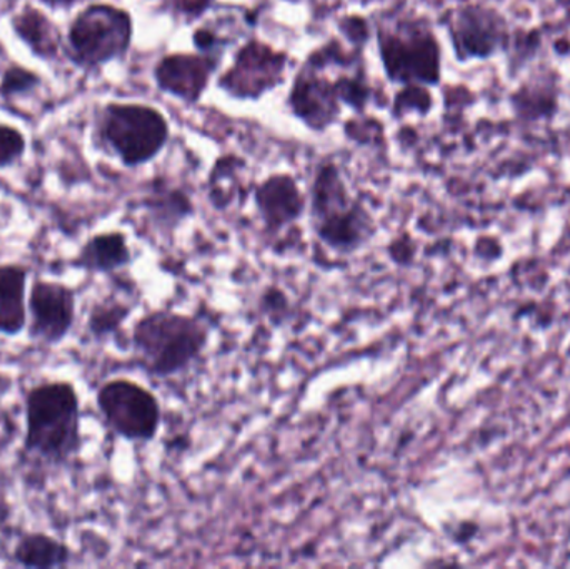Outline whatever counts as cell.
Here are the masks:
<instances>
[{
  "label": "cell",
  "instance_id": "484cf974",
  "mask_svg": "<svg viewBox=\"0 0 570 569\" xmlns=\"http://www.w3.org/2000/svg\"><path fill=\"white\" fill-rule=\"evenodd\" d=\"M261 313L266 314L271 320H284L291 310V301H288L287 293L283 287L271 284L264 287L263 294L259 300Z\"/></svg>",
  "mask_w": 570,
  "mask_h": 569
},
{
  "label": "cell",
  "instance_id": "8fae6325",
  "mask_svg": "<svg viewBox=\"0 0 570 569\" xmlns=\"http://www.w3.org/2000/svg\"><path fill=\"white\" fill-rule=\"evenodd\" d=\"M287 106L295 119L314 133H324L341 116L337 76L331 79L327 67L308 53L295 73L288 90Z\"/></svg>",
  "mask_w": 570,
  "mask_h": 569
},
{
  "label": "cell",
  "instance_id": "7402d4cb",
  "mask_svg": "<svg viewBox=\"0 0 570 569\" xmlns=\"http://www.w3.org/2000/svg\"><path fill=\"white\" fill-rule=\"evenodd\" d=\"M42 77L29 67L10 63L0 76V99L6 104L36 96L42 87Z\"/></svg>",
  "mask_w": 570,
  "mask_h": 569
},
{
  "label": "cell",
  "instance_id": "d4e9b609",
  "mask_svg": "<svg viewBox=\"0 0 570 569\" xmlns=\"http://www.w3.org/2000/svg\"><path fill=\"white\" fill-rule=\"evenodd\" d=\"M194 46L197 52L207 53V56H216L223 59L224 52L230 46V39L224 37L223 33L214 26H200L193 33Z\"/></svg>",
  "mask_w": 570,
  "mask_h": 569
},
{
  "label": "cell",
  "instance_id": "8992f818",
  "mask_svg": "<svg viewBox=\"0 0 570 569\" xmlns=\"http://www.w3.org/2000/svg\"><path fill=\"white\" fill-rule=\"evenodd\" d=\"M132 39L134 19L129 10L112 3H89L69 23L63 53L77 69L96 72L107 63L122 60Z\"/></svg>",
  "mask_w": 570,
  "mask_h": 569
},
{
  "label": "cell",
  "instance_id": "6da1fadb",
  "mask_svg": "<svg viewBox=\"0 0 570 569\" xmlns=\"http://www.w3.org/2000/svg\"><path fill=\"white\" fill-rule=\"evenodd\" d=\"M82 403L69 380H43L23 394V441L27 457L49 467H66L82 451Z\"/></svg>",
  "mask_w": 570,
  "mask_h": 569
},
{
  "label": "cell",
  "instance_id": "4fadbf2b",
  "mask_svg": "<svg viewBox=\"0 0 570 569\" xmlns=\"http://www.w3.org/2000/svg\"><path fill=\"white\" fill-rule=\"evenodd\" d=\"M220 60L203 52L167 53L154 67V80L163 92L196 104L203 99Z\"/></svg>",
  "mask_w": 570,
  "mask_h": 569
},
{
  "label": "cell",
  "instance_id": "9c48e42d",
  "mask_svg": "<svg viewBox=\"0 0 570 569\" xmlns=\"http://www.w3.org/2000/svg\"><path fill=\"white\" fill-rule=\"evenodd\" d=\"M26 333L30 343L56 347L72 333L77 321V293L62 281L33 277L27 294Z\"/></svg>",
  "mask_w": 570,
  "mask_h": 569
},
{
  "label": "cell",
  "instance_id": "f546056e",
  "mask_svg": "<svg viewBox=\"0 0 570 569\" xmlns=\"http://www.w3.org/2000/svg\"><path fill=\"white\" fill-rule=\"evenodd\" d=\"M82 2V0H40L42 6L49 7L52 10H67L72 9L77 3Z\"/></svg>",
  "mask_w": 570,
  "mask_h": 569
},
{
  "label": "cell",
  "instance_id": "277c9868",
  "mask_svg": "<svg viewBox=\"0 0 570 569\" xmlns=\"http://www.w3.org/2000/svg\"><path fill=\"white\" fill-rule=\"evenodd\" d=\"M379 57L391 82L435 87L442 80V47L424 17L382 16L375 23Z\"/></svg>",
  "mask_w": 570,
  "mask_h": 569
},
{
  "label": "cell",
  "instance_id": "7c38bea8",
  "mask_svg": "<svg viewBox=\"0 0 570 569\" xmlns=\"http://www.w3.org/2000/svg\"><path fill=\"white\" fill-rule=\"evenodd\" d=\"M254 206L269 237L283 236L307 213V196L288 173L271 174L254 189Z\"/></svg>",
  "mask_w": 570,
  "mask_h": 569
},
{
  "label": "cell",
  "instance_id": "ac0fdd59",
  "mask_svg": "<svg viewBox=\"0 0 570 569\" xmlns=\"http://www.w3.org/2000/svg\"><path fill=\"white\" fill-rule=\"evenodd\" d=\"M13 565L29 569L67 568L72 563V550L59 538L43 531H30L19 537L10 553Z\"/></svg>",
  "mask_w": 570,
  "mask_h": 569
},
{
  "label": "cell",
  "instance_id": "cb8c5ba5",
  "mask_svg": "<svg viewBox=\"0 0 570 569\" xmlns=\"http://www.w3.org/2000/svg\"><path fill=\"white\" fill-rule=\"evenodd\" d=\"M27 153V139L22 130L0 122V170L17 166Z\"/></svg>",
  "mask_w": 570,
  "mask_h": 569
},
{
  "label": "cell",
  "instance_id": "2e32d148",
  "mask_svg": "<svg viewBox=\"0 0 570 569\" xmlns=\"http://www.w3.org/2000/svg\"><path fill=\"white\" fill-rule=\"evenodd\" d=\"M29 279L26 264L0 263V336L17 337L26 333Z\"/></svg>",
  "mask_w": 570,
  "mask_h": 569
},
{
  "label": "cell",
  "instance_id": "e0dca14e",
  "mask_svg": "<svg viewBox=\"0 0 570 569\" xmlns=\"http://www.w3.org/2000/svg\"><path fill=\"white\" fill-rule=\"evenodd\" d=\"M144 210L159 233L173 236L196 213L193 199L180 187L166 180H154L142 200Z\"/></svg>",
  "mask_w": 570,
  "mask_h": 569
},
{
  "label": "cell",
  "instance_id": "ffe728a7",
  "mask_svg": "<svg viewBox=\"0 0 570 569\" xmlns=\"http://www.w3.org/2000/svg\"><path fill=\"white\" fill-rule=\"evenodd\" d=\"M132 311V304L122 297L114 294L100 297L87 314L86 333L94 343H109L122 333Z\"/></svg>",
  "mask_w": 570,
  "mask_h": 569
},
{
  "label": "cell",
  "instance_id": "5b68a950",
  "mask_svg": "<svg viewBox=\"0 0 570 569\" xmlns=\"http://www.w3.org/2000/svg\"><path fill=\"white\" fill-rule=\"evenodd\" d=\"M94 143L136 169L153 163L170 139V124L157 107L139 102H107L94 119Z\"/></svg>",
  "mask_w": 570,
  "mask_h": 569
},
{
  "label": "cell",
  "instance_id": "d6986e66",
  "mask_svg": "<svg viewBox=\"0 0 570 569\" xmlns=\"http://www.w3.org/2000/svg\"><path fill=\"white\" fill-rule=\"evenodd\" d=\"M559 87L556 73L525 80L511 96L515 116L522 120L551 119L558 112Z\"/></svg>",
  "mask_w": 570,
  "mask_h": 569
},
{
  "label": "cell",
  "instance_id": "30bf717a",
  "mask_svg": "<svg viewBox=\"0 0 570 569\" xmlns=\"http://www.w3.org/2000/svg\"><path fill=\"white\" fill-rule=\"evenodd\" d=\"M288 56L263 40L244 43L233 66L217 80V87L234 99L257 100L284 82Z\"/></svg>",
  "mask_w": 570,
  "mask_h": 569
},
{
  "label": "cell",
  "instance_id": "d6a6232c",
  "mask_svg": "<svg viewBox=\"0 0 570 569\" xmlns=\"http://www.w3.org/2000/svg\"><path fill=\"white\" fill-rule=\"evenodd\" d=\"M558 2V6H561L562 9L569 10L570 12V0H556Z\"/></svg>",
  "mask_w": 570,
  "mask_h": 569
},
{
  "label": "cell",
  "instance_id": "83f0119b",
  "mask_svg": "<svg viewBox=\"0 0 570 569\" xmlns=\"http://www.w3.org/2000/svg\"><path fill=\"white\" fill-rule=\"evenodd\" d=\"M387 256L395 266H409L415 257L414 241L409 237V234H401V236L394 237L389 243Z\"/></svg>",
  "mask_w": 570,
  "mask_h": 569
},
{
  "label": "cell",
  "instance_id": "5bb4252c",
  "mask_svg": "<svg viewBox=\"0 0 570 569\" xmlns=\"http://www.w3.org/2000/svg\"><path fill=\"white\" fill-rule=\"evenodd\" d=\"M70 263L76 269L92 276H114L132 266L134 254L129 237L122 230L92 234Z\"/></svg>",
  "mask_w": 570,
  "mask_h": 569
},
{
  "label": "cell",
  "instance_id": "52a82bcc",
  "mask_svg": "<svg viewBox=\"0 0 570 569\" xmlns=\"http://www.w3.org/2000/svg\"><path fill=\"white\" fill-rule=\"evenodd\" d=\"M96 406L107 430L127 443H150L163 426L159 398L129 377L104 381L96 393Z\"/></svg>",
  "mask_w": 570,
  "mask_h": 569
},
{
  "label": "cell",
  "instance_id": "4316f807",
  "mask_svg": "<svg viewBox=\"0 0 570 569\" xmlns=\"http://www.w3.org/2000/svg\"><path fill=\"white\" fill-rule=\"evenodd\" d=\"M338 27H341V32L344 33L345 39L355 49L361 50L362 47L367 46L368 39H371L367 20L358 16H348L338 22Z\"/></svg>",
  "mask_w": 570,
  "mask_h": 569
},
{
  "label": "cell",
  "instance_id": "44dd1931",
  "mask_svg": "<svg viewBox=\"0 0 570 569\" xmlns=\"http://www.w3.org/2000/svg\"><path fill=\"white\" fill-rule=\"evenodd\" d=\"M243 167V160L233 156L217 159L209 176V184H207L210 204L217 210L229 209L234 200L243 194L244 189H240V169Z\"/></svg>",
  "mask_w": 570,
  "mask_h": 569
},
{
  "label": "cell",
  "instance_id": "1f68e13d",
  "mask_svg": "<svg viewBox=\"0 0 570 569\" xmlns=\"http://www.w3.org/2000/svg\"><path fill=\"white\" fill-rule=\"evenodd\" d=\"M7 447H9V438L0 431V467H2L3 454H6Z\"/></svg>",
  "mask_w": 570,
  "mask_h": 569
},
{
  "label": "cell",
  "instance_id": "ba28073f",
  "mask_svg": "<svg viewBox=\"0 0 570 569\" xmlns=\"http://www.w3.org/2000/svg\"><path fill=\"white\" fill-rule=\"evenodd\" d=\"M445 29L454 49L455 60H488L505 52L512 32L508 19L485 3H462L444 16Z\"/></svg>",
  "mask_w": 570,
  "mask_h": 569
},
{
  "label": "cell",
  "instance_id": "7a4b0ae2",
  "mask_svg": "<svg viewBox=\"0 0 570 569\" xmlns=\"http://www.w3.org/2000/svg\"><path fill=\"white\" fill-rule=\"evenodd\" d=\"M209 341L207 323L174 310L147 311L130 331L134 360L154 380H173L193 370Z\"/></svg>",
  "mask_w": 570,
  "mask_h": 569
},
{
  "label": "cell",
  "instance_id": "f1b7e54d",
  "mask_svg": "<svg viewBox=\"0 0 570 569\" xmlns=\"http://www.w3.org/2000/svg\"><path fill=\"white\" fill-rule=\"evenodd\" d=\"M216 0H173L174 9L187 20L199 19L213 7Z\"/></svg>",
  "mask_w": 570,
  "mask_h": 569
},
{
  "label": "cell",
  "instance_id": "9a60e30c",
  "mask_svg": "<svg viewBox=\"0 0 570 569\" xmlns=\"http://www.w3.org/2000/svg\"><path fill=\"white\" fill-rule=\"evenodd\" d=\"M13 36L29 49L36 59L56 62L63 53L59 26L43 10L26 3L10 17Z\"/></svg>",
  "mask_w": 570,
  "mask_h": 569
},
{
  "label": "cell",
  "instance_id": "4dcf8cb0",
  "mask_svg": "<svg viewBox=\"0 0 570 569\" xmlns=\"http://www.w3.org/2000/svg\"><path fill=\"white\" fill-rule=\"evenodd\" d=\"M13 390V377L6 371L0 370V401Z\"/></svg>",
  "mask_w": 570,
  "mask_h": 569
},
{
  "label": "cell",
  "instance_id": "603a6c76",
  "mask_svg": "<svg viewBox=\"0 0 570 569\" xmlns=\"http://www.w3.org/2000/svg\"><path fill=\"white\" fill-rule=\"evenodd\" d=\"M432 106H434V99L428 86L409 84V86H402V89L395 94L392 117L397 120L407 114H419L424 117L431 112Z\"/></svg>",
  "mask_w": 570,
  "mask_h": 569
},
{
  "label": "cell",
  "instance_id": "3957f363",
  "mask_svg": "<svg viewBox=\"0 0 570 569\" xmlns=\"http://www.w3.org/2000/svg\"><path fill=\"white\" fill-rule=\"evenodd\" d=\"M307 200L315 239L331 253L357 254L377 234L374 214L364 200L352 194L337 164L327 160L317 167Z\"/></svg>",
  "mask_w": 570,
  "mask_h": 569
}]
</instances>
